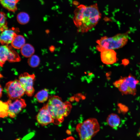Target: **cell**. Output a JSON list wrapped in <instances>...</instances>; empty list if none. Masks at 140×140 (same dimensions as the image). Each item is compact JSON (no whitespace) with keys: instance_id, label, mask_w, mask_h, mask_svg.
I'll return each instance as SVG.
<instances>
[{"instance_id":"ac0fdd59","label":"cell","mask_w":140,"mask_h":140,"mask_svg":"<svg viewBox=\"0 0 140 140\" xmlns=\"http://www.w3.org/2000/svg\"><path fill=\"white\" fill-rule=\"evenodd\" d=\"M17 19L18 23L22 25L28 23L30 19V16L27 13L22 12L19 13L17 16Z\"/></svg>"},{"instance_id":"9c48e42d","label":"cell","mask_w":140,"mask_h":140,"mask_svg":"<svg viewBox=\"0 0 140 140\" xmlns=\"http://www.w3.org/2000/svg\"><path fill=\"white\" fill-rule=\"evenodd\" d=\"M36 119L39 124L42 126H45L54 122V120L46 104L40 109L36 116Z\"/></svg>"},{"instance_id":"5b68a950","label":"cell","mask_w":140,"mask_h":140,"mask_svg":"<svg viewBox=\"0 0 140 140\" xmlns=\"http://www.w3.org/2000/svg\"><path fill=\"white\" fill-rule=\"evenodd\" d=\"M139 81L131 75L121 77L113 83L114 86L117 88L123 94L135 95L136 93V87Z\"/></svg>"},{"instance_id":"30bf717a","label":"cell","mask_w":140,"mask_h":140,"mask_svg":"<svg viewBox=\"0 0 140 140\" xmlns=\"http://www.w3.org/2000/svg\"><path fill=\"white\" fill-rule=\"evenodd\" d=\"M101 57L102 62L107 65L113 64L117 60L116 53L113 50H107L101 51Z\"/></svg>"},{"instance_id":"2e32d148","label":"cell","mask_w":140,"mask_h":140,"mask_svg":"<svg viewBox=\"0 0 140 140\" xmlns=\"http://www.w3.org/2000/svg\"><path fill=\"white\" fill-rule=\"evenodd\" d=\"M25 39L21 35H16L11 43L12 47L17 49H19L25 44Z\"/></svg>"},{"instance_id":"ffe728a7","label":"cell","mask_w":140,"mask_h":140,"mask_svg":"<svg viewBox=\"0 0 140 140\" xmlns=\"http://www.w3.org/2000/svg\"><path fill=\"white\" fill-rule=\"evenodd\" d=\"M0 116L3 118L8 116L9 104L7 101L3 102L1 101L0 102Z\"/></svg>"},{"instance_id":"8fae6325","label":"cell","mask_w":140,"mask_h":140,"mask_svg":"<svg viewBox=\"0 0 140 140\" xmlns=\"http://www.w3.org/2000/svg\"><path fill=\"white\" fill-rule=\"evenodd\" d=\"M17 35L13 29H7L2 32L0 36V42L2 45L11 43Z\"/></svg>"},{"instance_id":"8992f818","label":"cell","mask_w":140,"mask_h":140,"mask_svg":"<svg viewBox=\"0 0 140 140\" xmlns=\"http://www.w3.org/2000/svg\"><path fill=\"white\" fill-rule=\"evenodd\" d=\"M5 89L9 99L11 100L21 98L25 93L24 89L17 80L7 82Z\"/></svg>"},{"instance_id":"ba28073f","label":"cell","mask_w":140,"mask_h":140,"mask_svg":"<svg viewBox=\"0 0 140 140\" xmlns=\"http://www.w3.org/2000/svg\"><path fill=\"white\" fill-rule=\"evenodd\" d=\"M12 102L10 99L7 101L9 106L8 113L9 117L13 118L26 107V104L25 100L22 98L16 99Z\"/></svg>"},{"instance_id":"44dd1931","label":"cell","mask_w":140,"mask_h":140,"mask_svg":"<svg viewBox=\"0 0 140 140\" xmlns=\"http://www.w3.org/2000/svg\"><path fill=\"white\" fill-rule=\"evenodd\" d=\"M27 62L30 67L35 68L39 65L40 62V59L37 55H33L29 58Z\"/></svg>"},{"instance_id":"cb8c5ba5","label":"cell","mask_w":140,"mask_h":140,"mask_svg":"<svg viewBox=\"0 0 140 140\" xmlns=\"http://www.w3.org/2000/svg\"><path fill=\"white\" fill-rule=\"evenodd\" d=\"M63 140H75L74 138L72 136H70L64 139Z\"/></svg>"},{"instance_id":"7c38bea8","label":"cell","mask_w":140,"mask_h":140,"mask_svg":"<svg viewBox=\"0 0 140 140\" xmlns=\"http://www.w3.org/2000/svg\"><path fill=\"white\" fill-rule=\"evenodd\" d=\"M20 0H0L2 6L9 11L15 12L17 10V4Z\"/></svg>"},{"instance_id":"3957f363","label":"cell","mask_w":140,"mask_h":140,"mask_svg":"<svg viewBox=\"0 0 140 140\" xmlns=\"http://www.w3.org/2000/svg\"><path fill=\"white\" fill-rule=\"evenodd\" d=\"M127 33H119L111 37L105 36L97 40L96 49L100 52L107 50H114L121 48L128 40Z\"/></svg>"},{"instance_id":"6da1fadb","label":"cell","mask_w":140,"mask_h":140,"mask_svg":"<svg viewBox=\"0 0 140 140\" xmlns=\"http://www.w3.org/2000/svg\"><path fill=\"white\" fill-rule=\"evenodd\" d=\"M73 18L79 32H87L97 24L101 14L97 3L88 6L81 4L74 10Z\"/></svg>"},{"instance_id":"5bb4252c","label":"cell","mask_w":140,"mask_h":140,"mask_svg":"<svg viewBox=\"0 0 140 140\" xmlns=\"http://www.w3.org/2000/svg\"><path fill=\"white\" fill-rule=\"evenodd\" d=\"M11 48L6 45H2L0 49V65L2 67L7 60L8 56Z\"/></svg>"},{"instance_id":"603a6c76","label":"cell","mask_w":140,"mask_h":140,"mask_svg":"<svg viewBox=\"0 0 140 140\" xmlns=\"http://www.w3.org/2000/svg\"><path fill=\"white\" fill-rule=\"evenodd\" d=\"M122 64L123 65L125 66L128 64L129 61L127 59H124L122 60Z\"/></svg>"},{"instance_id":"484cf974","label":"cell","mask_w":140,"mask_h":140,"mask_svg":"<svg viewBox=\"0 0 140 140\" xmlns=\"http://www.w3.org/2000/svg\"><path fill=\"white\" fill-rule=\"evenodd\" d=\"M139 13H140V9L139 10Z\"/></svg>"},{"instance_id":"7402d4cb","label":"cell","mask_w":140,"mask_h":140,"mask_svg":"<svg viewBox=\"0 0 140 140\" xmlns=\"http://www.w3.org/2000/svg\"><path fill=\"white\" fill-rule=\"evenodd\" d=\"M0 16V31L2 32L8 29L6 16L5 13L3 12H1Z\"/></svg>"},{"instance_id":"52a82bcc","label":"cell","mask_w":140,"mask_h":140,"mask_svg":"<svg viewBox=\"0 0 140 140\" xmlns=\"http://www.w3.org/2000/svg\"><path fill=\"white\" fill-rule=\"evenodd\" d=\"M35 79L34 74H30L27 72L19 76L18 80L24 89L25 94L28 96H32L34 93L33 83Z\"/></svg>"},{"instance_id":"9a60e30c","label":"cell","mask_w":140,"mask_h":140,"mask_svg":"<svg viewBox=\"0 0 140 140\" xmlns=\"http://www.w3.org/2000/svg\"><path fill=\"white\" fill-rule=\"evenodd\" d=\"M20 52L22 55L29 58L33 55L35 50L33 46L29 44H25L21 48Z\"/></svg>"},{"instance_id":"277c9868","label":"cell","mask_w":140,"mask_h":140,"mask_svg":"<svg viewBox=\"0 0 140 140\" xmlns=\"http://www.w3.org/2000/svg\"><path fill=\"white\" fill-rule=\"evenodd\" d=\"M76 129L80 140H91L100 130V127L96 119L90 118L78 124Z\"/></svg>"},{"instance_id":"d6986e66","label":"cell","mask_w":140,"mask_h":140,"mask_svg":"<svg viewBox=\"0 0 140 140\" xmlns=\"http://www.w3.org/2000/svg\"><path fill=\"white\" fill-rule=\"evenodd\" d=\"M20 60V58L17 53L11 48L8 54L7 60L10 62H15L19 61Z\"/></svg>"},{"instance_id":"7a4b0ae2","label":"cell","mask_w":140,"mask_h":140,"mask_svg":"<svg viewBox=\"0 0 140 140\" xmlns=\"http://www.w3.org/2000/svg\"><path fill=\"white\" fill-rule=\"evenodd\" d=\"M46 106L53 119V123L56 125L63 122L64 117L68 115L72 108L70 102H64L61 97L56 95L51 96Z\"/></svg>"},{"instance_id":"4fadbf2b","label":"cell","mask_w":140,"mask_h":140,"mask_svg":"<svg viewBox=\"0 0 140 140\" xmlns=\"http://www.w3.org/2000/svg\"><path fill=\"white\" fill-rule=\"evenodd\" d=\"M106 121L108 124L113 128L118 127L120 123V117L117 115L115 113L109 114L108 116Z\"/></svg>"},{"instance_id":"4316f807","label":"cell","mask_w":140,"mask_h":140,"mask_svg":"<svg viewBox=\"0 0 140 140\" xmlns=\"http://www.w3.org/2000/svg\"><path fill=\"white\" fill-rule=\"evenodd\" d=\"M139 64L140 65V62L139 63Z\"/></svg>"},{"instance_id":"e0dca14e","label":"cell","mask_w":140,"mask_h":140,"mask_svg":"<svg viewBox=\"0 0 140 140\" xmlns=\"http://www.w3.org/2000/svg\"><path fill=\"white\" fill-rule=\"evenodd\" d=\"M48 96V90L45 89L38 92L34 96L38 101L40 103H43L47 100Z\"/></svg>"},{"instance_id":"d4e9b609","label":"cell","mask_w":140,"mask_h":140,"mask_svg":"<svg viewBox=\"0 0 140 140\" xmlns=\"http://www.w3.org/2000/svg\"><path fill=\"white\" fill-rule=\"evenodd\" d=\"M2 90H3L2 88V87L1 86V85H0V97L1 98V97L2 96Z\"/></svg>"}]
</instances>
